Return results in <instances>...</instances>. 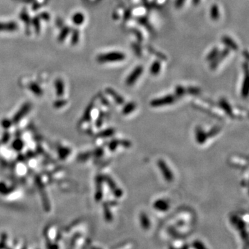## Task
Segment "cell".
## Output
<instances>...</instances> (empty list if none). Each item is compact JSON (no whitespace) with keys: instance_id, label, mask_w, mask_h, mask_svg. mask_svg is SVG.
Masks as SVG:
<instances>
[{"instance_id":"cell-1","label":"cell","mask_w":249,"mask_h":249,"mask_svg":"<svg viewBox=\"0 0 249 249\" xmlns=\"http://www.w3.org/2000/svg\"><path fill=\"white\" fill-rule=\"evenodd\" d=\"M126 58V55L120 51H112L101 54L98 56L97 60L101 63L116 62L124 60Z\"/></svg>"},{"instance_id":"cell-2","label":"cell","mask_w":249,"mask_h":249,"mask_svg":"<svg viewBox=\"0 0 249 249\" xmlns=\"http://www.w3.org/2000/svg\"><path fill=\"white\" fill-rule=\"evenodd\" d=\"M231 223L239 230L240 233V236L242 240L244 241H247L248 235L247 231L246 230V224L244 221L242 220V219L237 217V215H231L230 217Z\"/></svg>"},{"instance_id":"cell-3","label":"cell","mask_w":249,"mask_h":249,"mask_svg":"<svg viewBox=\"0 0 249 249\" xmlns=\"http://www.w3.org/2000/svg\"><path fill=\"white\" fill-rule=\"evenodd\" d=\"M176 101H177V98L175 97V96L167 95L161 98L152 100L150 102H149V105L152 107H160L173 104Z\"/></svg>"},{"instance_id":"cell-4","label":"cell","mask_w":249,"mask_h":249,"mask_svg":"<svg viewBox=\"0 0 249 249\" xmlns=\"http://www.w3.org/2000/svg\"><path fill=\"white\" fill-rule=\"evenodd\" d=\"M157 165L161 172L163 177L166 181L172 182L174 180V176L173 172L170 170V168L168 167V164L166 163L164 160H163V159H158L157 162Z\"/></svg>"},{"instance_id":"cell-5","label":"cell","mask_w":249,"mask_h":249,"mask_svg":"<svg viewBox=\"0 0 249 249\" xmlns=\"http://www.w3.org/2000/svg\"><path fill=\"white\" fill-rule=\"evenodd\" d=\"M143 66L142 65H138L136 67L134 70L132 71L130 74L128 75L125 80V84L127 86H132L134 84L136 81L140 78V76L142 75L143 72Z\"/></svg>"},{"instance_id":"cell-6","label":"cell","mask_w":249,"mask_h":249,"mask_svg":"<svg viewBox=\"0 0 249 249\" xmlns=\"http://www.w3.org/2000/svg\"><path fill=\"white\" fill-rule=\"evenodd\" d=\"M207 132H205L201 126H197L195 128V140L199 145H204L208 140Z\"/></svg>"},{"instance_id":"cell-7","label":"cell","mask_w":249,"mask_h":249,"mask_svg":"<svg viewBox=\"0 0 249 249\" xmlns=\"http://www.w3.org/2000/svg\"><path fill=\"white\" fill-rule=\"evenodd\" d=\"M170 204L167 200L158 199L153 203V208L160 212H167L170 209Z\"/></svg>"},{"instance_id":"cell-8","label":"cell","mask_w":249,"mask_h":249,"mask_svg":"<svg viewBox=\"0 0 249 249\" xmlns=\"http://www.w3.org/2000/svg\"><path fill=\"white\" fill-rule=\"evenodd\" d=\"M219 105H220V107L223 109V111L228 116H230L231 118L234 117L233 114V111H232V108L231 107V105L230 103L226 101V99H225L224 98H222L220 100V102H219Z\"/></svg>"},{"instance_id":"cell-9","label":"cell","mask_w":249,"mask_h":249,"mask_svg":"<svg viewBox=\"0 0 249 249\" xmlns=\"http://www.w3.org/2000/svg\"><path fill=\"white\" fill-rule=\"evenodd\" d=\"M229 53H230V50H229L228 48H227L225 49L223 51L220 53V54H219L214 60L212 61V64L210 66L211 69H215L217 68V66L220 65V63L229 54Z\"/></svg>"},{"instance_id":"cell-10","label":"cell","mask_w":249,"mask_h":249,"mask_svg":"<svg viewBox=\"0 0 249 249\" xmlns=\"http://www.w3.org/2000/svg\"><path fill=\"white\" fill-rule=\"evenodd\" d=\"M140 217V224L141 228L145 231L149 230L151 226V222L148 215L145 212H142L140 214V217Z\"/></svg>"},{"instance_id":"cell-11","label":"cell","mask_w":249,"mask_h":249,"mask_svg":"<svg viewBox=\"0 0 249 249\" xmlns=\"http://www.w3.org/2000/svg\"><path fill=\"white\" fill-rule=\"evenodd\" d=\"M221 40L224 42V44L229 49H232L235 51H237V50L239 49V46H237V43L235 42L231 38L229 37V36H228V35L223 36Z\"/></svg>"},{"instance_id":"cell-12","label":"cell","mask_w":249,"mask_h":249,"mask_svg":"<svg viewBox=\"0 0 249 249\" xmlns=\"http://www.w3.org/2000/svg\"><path fill=\"white\" fill-rule=\"evenodd\" d=\"M106 91L107 92V94L110 95L114 99V101L118 105H122L124 104L125 100L121 96L119 95L117 92L114 91L112 88H107L106 89Z\"/></svg>"},{"instance_id":"cell-13","label":"cell","mask_w":249,"mask_h":249,"mask_svg":"<svg viewBox=\"0 0 249 249\" xmlns=\"http://www.w3.org/2000/svg\"><path fill=\"white\" fill-rule=\"evenodd\" d=\"M137 108V104L134 102H129L127 104H126L123 108H122V113L123 115H128L130 114L132 112L135 110V109Z\"/></svg>"},{"instance_id":"cell-14","label":"cell","mask_w":249,"mask_h":249,"mask_svg":"<svg viewBox=\"0 0 249 249\" xmlns=\"http://www.w3.org/2000/svg\"><path fill=\"white\" fill-rule=\"evenodd\" d=\"M248 94V72H246L245 78L244 79L243 84L241 86V95L243 98H246Z\"/></svg>"},{"instance_id":"cell-15","label":"cell","mask_w":249,"mask_h":249,"mask_svg":"<svg viewBox=\"0 0 249 249\" xmlns=\"http://www.w3.org/2000/svg\"><path fill=\"white\" fill-rule=\"evenodd\" d=\"M210 15L211 19L214 21H217L220 18V9L217 4H213L211 6Z\"/></svg>"},{"instance_id":"cell-16","label":"cell","mask_w":249,"mask_h":249,"mask_svg":"<svg viewBox=\"0 0 249 249\" xmlns=\"http://www.w3.org/2000/svg\"><path fill=\"white\" fill-rule=\"evenodd\" d=\"M161 70V65L160 61L156 60L152 63L150 67V73L152 75H157Z\"/></svg>"},{"instance_id":"cell-17","label":"cell","mask_w":249,"mask_h":249,"mask_svg":"<svg viewBox=\"0 0 249 249\" xmlns=\"http://www.w3.org/2000/svg\"><path fill=\"white\" fill-rule=\"evenodd\" d=\"M102 177L98 178L97 181V190H96V199L97 201H101L102 197Z\"/></svg>"},{"instance_id":"cell-18","label":"cell","mask_w":249,"mask_h":249,"mask_svg":"<svg viewBox=\"0 0 249 249\" xmlns=\"http://www.w3.org/2000/svg\"><path fill=\"white\" fill-rule=\"evenodd\" d=\"M187 91H186V89L184 88L183 86L181 85H177V87H175V91H174V94H175V97L177 98H179L182 97V96H184L185 94H186Z\"/></svg>"},{"instance_id":"cell-19","label":"cell","mask_w":249,"mask_h":249,"mask_svg":"<svg viewBox=\"0 0 249 249\" xmlns=\"http://www.w3.org/2000/svg\"><path fill=\"white\" fill-rule=\"evenodd\" d=\"M104 179H105V181H106V183H107V184L108 185V186L109 187V188L111 189L112 192L114 191L117 188H118L117 186V185L116 184L115 181L113 180V179L110 177H109V176H107V175L105 176Z\"/></svg>"},{"instance_id":"cell-20","label":"cell","mask_w":249,"mask_h":249,"mask_svg":"<svg viewBox=\"0 0 249 249\" xmlns=\"http://www.w3.org/2000/svg\"><path fill=\"white\" fill-rule=\"evenodd\" d=\"M221 131V127L220 126H214L213 127H212L210 130L207 132L208 138H213L215 136H217L220 132Z\"/></svg>"},{"instance_id":"cell-21","label":"cell","mask_w":249,"mask_h":249,"mask_svg":"<svg viewBox=\"0 0 249 249\" xmlns=\"http://www.w3.org/2000/svg\"><path fill=\"white\" fill-rule=\"evenodd\" d=\"M220 54V52H219V49L217 47H215L212 49V51L209 53L207 55V58L206 60L208 62H212V60H214L215 59V58L217 57L218 55V54Z\"/></svg>"},{"instance_id":"cell-22","label":"cell","mask_w":249,"mask_h":249,"mask_svg":"<svg viewBox=\"0 0 249 249\" xmlns=\"http://www.w3.org/2000/svg\"><path fill=\"white\" fill-rule=\"evenodd\" d=\"M17 25L15 23H8V24H0V31L6 30V31H13L15 30Z\"/></svg>"},{"instance_id":"cell-23","label":"cell","mask_w":249,"mask_h":249,"mask_svg":"<svg viewBox=\"0 0 249 249\" xmlns=\"http://www.w3.org/2000/svg\"><path fill=\"white\" fill-rule=\"evenodd\" d=\"M104 215L105 218L108 222H111L113 220V215L110 209L107 206V205H104Z\"/></svg>"},{"instance_id":"cell-24","label":"cell","mask_w":249,"mask_h":249,"mask_svg":"<svg viewBox=\"0 0 249 249\" xmlns=\"http://www.w3.org/2000/svg\"><path fill=\"white\" fill-rule=\"evenodd\" d=\"M114 133H115V130L114 129L109 128V129H105V130H104V131H102V132H101V134H100L99 135L102 137H112V136L114 135Z\"/></svg>"},{"instance_id":"cell-25","label":"cell","mask_w":249,"mask_h":249,"mask_svg":"<svg viewBox=\"0 0 249 249\" xmlns=\"http://www.w3.org/2000/svg\"><path fill=\"white\" fill-rule=\"evenodd\" d=\"M120 145V141L119 140H112L109 144V150L112 152H114L116 148H117L118 146Z\"/></svg>"},{"instance_id":"cell-26","label":"cell","mask_w":249,"mask_h":249,"mask_svg":"<svg viewBox=\"0 0 249 249\" xmlns=\"http://www.w3.org/2000/svg\"><path fill=\"white\" fill-rule=\"evenodd\" d=\"M192 246L196 249H205L206 246L200 240H195L192 244Z\"/></svg>"},{"instance_id":"cell-27","label":"cell","mask_w":249,"mask_h":249,"mask_svg":"<svg viewBox=\"0 0 249 249\" xmlns=\"http://www.w3.org/2000/svg\"><path fill=\"white\" fill-rule=\"evenodd\" d=\"M74 21L75 24H80L82 22L84 21V15H82L81 13H78L74 15Z\"/></svg>"},{"instance_id":"cell-28","label":"cell","mask_w":249,"mask_h":249,"mask_svg":"<svg viewBox=\"0 0 249 249\" xmlns=\"http://www.w3.org/2000/svg\"><path fill=\"white\" fill-rule=\"evenodd\" d=\"M186 91L188 93H189L190 94L197 95V94H199V93H200V89H199L197 87H189L188 89H186Z\"/></svg>"},{"instance_id":"cell-29","label":"cell","mask_w":249,"mask_h":249,"mask_svg":"<svg viewBox=\"0 0 249 249\" xmlns=\"http://www.w3.org/2000/svg\"><path fill=\"white\" fill-rule=\"evenodd\" d=\"M120 145H122V147H124L125 148H129L132 146V143L130 141L123 139V140L120 141Z\"/></svg>"},{"instance_id":"cell-30","label":"cell","mask_w":249,"mask_h":249,"mask_svg":"<svg viewBox=\"0 0 249 249\" xmlns=\"http://www.w3.org/2000/svg\"><path fill=\"white\" fill-rule=\"evenodd\" d=\"M56 87L58 88V95H62L63 93V85L62 82L60 80H58L56 82Z\"/></svg>"},{"instance_id":"cell-31","label":"cell","mask_w":249,"mask_h":249,"mask_svg":"<svg viewBox=\"0 0 249 249\" xmlns=\"http://www.w3.org/2000/svg\"><path fill=\"white\" fill-rule=\"evenodd\" d=\"M113 194H114L116 197L120 198L123 195V191L120 188H117L114 191H113Z\"/></svg>"},{"instance_id":"cell-32","label":"cell","mask_w":249,"mask_h":249,"mask_svg":"<svg viewBox=\"0 0 249 249\" xmlns=\"http://www.w3.org/2000/svg\"><path fill=\"white\" fill-rule=\"evenodd\" d=\"M185 2V0H176L175 2V7L177 8H181L183 5L184 4V3Z\"/></svg>"},{"instance_id":"cell-33","label":"cell","mask_w":249,"mask_h":249,"mask_svg":"<svg viewBox=\"0 0 249 249\" xmlns=\"http://www.w3.org/2000/svg\"><path fill=\"white\" fill-rule=\"evenodd\" d=\"M192 2L195 5H197L200 2V0H192Z\"/></svg>"}]
</instances>
